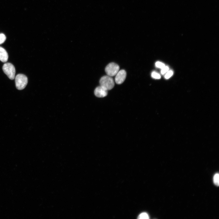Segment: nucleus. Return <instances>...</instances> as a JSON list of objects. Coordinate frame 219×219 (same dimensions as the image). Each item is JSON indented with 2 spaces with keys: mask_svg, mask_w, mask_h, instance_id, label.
<instances>
[{
  "mask_svg": "<svg viewBox=\"0 0 219 219\" xmlns=\"http://www.w3.org/2000/svg\"><path fill=\"white\" fill-rule=\"evenodd\" d=\"M213 182L214 184L218 186L219 185V175L218 173H216L213 177Z\"/></svg>",
  "mask_w": 219,
  "mask_h": 219,
  "instance_id": "obj_8",
  "label": "nucleus"
},
{
  "mask_svg": "<svg viewBox=\"0 0 219 219\" xmlns=\"http://www.w3.org/2000/svg\"><path fill=\"white\" fill-rule=\"evenodd\" d=\"M155 66L157 68H162L164 67L165 65L159 61H157L155 63Z\"/></svg>",
  "mask_w": 219,
  "mask_h": 219,
  "instance_id": "obj_12",
  "label": "nucleus"
},
{
  "mask_svg": "<svg viewBox=\"0 0 219 219\" xmlns=\"http://www.w3.org/2000/svg\"><path fill=\"white\" fill-rule=\"evenodd\" d=\"M119 66L116 64L110 63L106 66L105 71L108 75L113 76L116 74L119 71Z\"/></svg>",
  "mask_w": 219,
  "mask_h": 219,
  "instance_id": "obj_4",
  "label": "nucleus"
},
{
  "mask_svg": "<svg viewBox=\"0 0 219 219\" xmlns=\"http://www.w3.org/2000/svg\"><path fill=\"white\" fill-rule=\"evenodd\" d=\"M151 77L155 79H160L161 78L160 75L155 71H153L151 73Z\"/></svg>",
  "mask_w": 219,
  "mask_h": 219,
  "instance_id": "obj_10",
  "label": "nucleus"
},
{
  "mask_svg": "<svg viewBox=\"0 0 219 219\" xmlns=\"http://www.w3.org/2000/svg\"><path fill=\"white\" fill-rule=\"evenodd\" d=\"M161 71V73L163 75L167 72L169 70V68L168 66H165L164 67L162 68Z\"/></svg>",
  "mask_w": 219,
  "mask_h": 219,
  "instance_id": "obj_14",
  "label": "nucleus"
},
{
  "mask_svg": "<svg viewBox=\"0 0 219 219\" xmlns=\"http://www.w3.org/2000/svg\"><path fill=\"white\" fill-rule=\"evenodd\" d=\"M173 74V72L172 70L169 71L165 75V78L168 79Z\"/></svg>",
  "mask_w": 219,
  "mask_h": 219,
  "instance_id": "obj_13",
  "label": "nucleus"
},
{
  "mask_svg": "<svg viewBox=\"0 0 219 219\" xmlns=\"http://www.w3.org/2000/svg\"><path fill=\"white\" fill-rule=\"evenodd\" d=\"M2 69L4 73L11 80L15 78L16 71L15 67L11 63H7L4 64Z\"/></svg>",
  "mask_w": 219,
  "mask_h": 219,
  "instance_id": "obj_3",
  "label": "nucleus"
},
{
  "mask_svg": "<svg viewBox=\"0 0 219 219\" xmlns=\"http://www.w3.org/2000/svg\"><path fill=\"white\" fill-rule=\"evenodd\" d=\"M115 78V81L116 83L120 84L122 83L125 79L126 77V72L124 70L119 71Z\"/></svg>",
  "mask_w": 219,
  "mask_h": 219,
  "instance_id": "obj_5",
  "label": "nucleus"
},
{
  "mask_svg": "<svg viewBox=\"0 0 219 219\" xmlns=\"http://www.w3.org/2000/svg\"><path fill=\"white\" fill-rule=\"evenodd\" d=\"M8 58V54L6 50L0 47V60L2 62H6Z\"/></svg>",
  "mask_w": 219,
  "mask_h": 219,
  "instance_id": "obj_7",
  "label": "nucleus"
},
{
  "mask_svg": "<svg viewBox=\"0 0 219 219\" xmlns=\"http://www.w3.org/2000/svg\"><path fill=\"white\" fill-rule=\"evenodd\" d=\"M6 39L5 36L4 34H0V44L3 43L5 40Z\"/></svg>",
  "mask_w": 219,
  "mask_h": 219,
  "instance_id": "obj_11",
  "label": "nucleus"
},
{
  "mask_svg": "<svg viewBox=\"0 0 219 219\" xmlns=\"http://www.w3.org/2000/svg\"><path fill=\"white\" fill-rule=\"evenodd\" d=\"M149 218L148 215L145 212H143L141 214L138 216V219H148Z\"/></svg>",
  "mask_w": 219,
  "mask_h": 219,
  "instance_id": "obj_9",
  "label": "nucleus"
},
{
  "mask_svg": "<svg viewBox=\"0 0 219 219\" xmlns=\"http://www.w3.org/2000/svg\"><path fill=\"white\" fill-rule=\"evenodd\" d=\"M107 91L100 85L96 88L94 90V94L95 96L98 97H103L107 95Z\"/></svg>",
  "mask_w": 219,
  "mask_h": 219,
  "instance_id": "obj_6",
  "label": "nucleus"
},
{
  "mask_svg": "<svg viewBox=\"0 0 219 219\" xmlns=\"http://www.w3.org/2000/svg\"><path fill=\"white\" fill-rule=\"evenodd\" d=\"M16 86V88L19 90L24 89L28 83L27 77L23 74H18L15 78Z\"/></svg>",
  "mask_w": 219,
  "mask_h": 219,
  "instance_id": "obj_1",
  "label": "nucleus"
},
{
  "mask_svg": "<svg viewBox=\"0 0 219 219\" xmlns=\"http://www.w3.org/2000/svg\"><path fill=\"white\" fill-rule=\"evenodd\" d=\"M100 86L107 90L111 89L114 87V83L113 78L108 75L102 77L99 81Z\"/></svg>",
  "mask_w": 219,
  "mask_h": 219,
  "instance_id": "obj_2",
  "label": "nucleus"
}]
</instances>
